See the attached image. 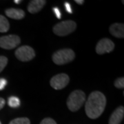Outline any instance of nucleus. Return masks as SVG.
<instances>
[{
  "label": "nucleus",
  "mask_w": 124,
  "mask_h": 124,
  "mask_svg": "<svg viewBox=\"0 0 124 124\" xmlns=\"http://www.w3.org/2000/svg\"><path fill=\"white\" fill-rule=\"evenodd\" d=\"M53 11L54 14H55V15L57 16V17L58 19H61V17H62V13H61V11L59 10V9L58 8H54Z\"/></svg>",
  "instance_id": "20"
},
{
  "label": "nucleus",
  "mask_w": 124,
  "mask_h": 124,
  "mask_svg": "<svg viewBox=\"0 0 124 124\" xmlns=\"http://www.w3.org/2000/svg\"><path fill=\"white\" fill-rule=\"evenodd\" d=\"M6 84H7V81L5 79L1 78L0 79V90H4L5 87H6Z\"/></svg>",
  "instance_id": "19"
},
{
  "label": "nucleus",
  "mask_w": 124,
  "mask_h": 124,
  "mask_svg": "<svg viewBox=\"0 0 124 124\" xmlns=\"http://www.w3.org/2000/svg\"><path fill=\"white\" fill-rule=\"evenodd\" d=\"M8 63V58L4 56H0V72H2Z\"/></svg>",
  "instance_id": "16"
},
{
  "label": "nucleus",
  "mask_w": 124,
  "mask_h": 124,
  "mask_svg": "<svg viewBox=\"0 0 124 124\" xmlns=\"http://www.w3.org/2000/svg\"><path fill=\"white\" fill-rule=\"evenodd\" d=\"M10 28V23L4 16L0 15V32H6Z\"/></svg>",
  "instance_id": "13"
},
{
  "label": "nucleus",
  "mask_w": 124,
  "mask_h": 124,
  "mask_svg": "<svg viewBox=\"0 0 124 124\" xmlns=\"http://www.w3.org/2000/svg\"><path fill=\"white\" fill-rule=\"evenodd\" d=\"M0 124H1V121H0Z\"/></svg>",
  "instance_id": "25"
},
{
  "label": "nucleus",
  "mask_w": 124,
  "mask_h": 124,
  "mask_svg": "<svg viewBox=\"0 0 124 124\" xmlns=\"http://www.w3.org/2000/svg\"><path fill=\"white\" fill-rule=\"evenodd\" d=\"M8 103L9 106L11 108H18L20 106V100L17 97H10L8 98Z\"/></svg>",
  "instance_id": "14"
},
{
  "label": "nucleus",
  "mask_w": 124,
  "mask_h": 124,
  "mask_svg": "<svg viewBox=\"0 0 124 124\" xmlns=\"http://www.w3.org/2000/svg\"><path fill=\"white\" fill-rule=\"evenodd\" d=\"M77 23L72 20L63 21L53 27V32L58 36H66L75 31Z\"/></svg>",
  "instance_id": "4"
},
{
  "label": "nucleus",
  "mask_w": 124,
  "mask_h": 124,
  "mask_svg": "<svg viewBox=\"0 0 124 124\" xmlns=\"http://www.w3.org/2000/svg\"><path fill=\"white\" fill-rule=\"evenodd\" d=\"M46 1L44 0H32L31 1L28 6V10L29 13L35 14L39 12L46 4Z\"/></svg>",
  "instance_id": "10"
},
{
  "label": "nucleus",
  "mask_w": 124,
  "mask_h": 124,
  "mask_svg": "<svg viewBox=\"0 0 124 124\" xmlns=\"http://www.w3.org/2000/svg\"><path fill=\"white\" fill-rule=\"evenodd\" d=\"M110 34L117 38L124 37V26L123 23H115L112 24L109 28Z\"/></svg>",
  "instance_id": "11"
},
{
  "label": "nucleus",
  "mask_w": 124,
  "mask_h": 124,
  "mask_svg": "<svg viewBox=\"0 0 124 124\" xmlns=\"http://www.w3.org/2000/svg\"><path fill=\"white\" fill-rule=\"evenodd\" d=\"M106 105V98L99 91H94L89 95L85 103L86 115L92 119H97L101 115Z\"/></svg>",
  "instance_id": "1"
},
{
  "label": "nucleus",
  "mask_w": 124,
  "mask_h": 124,
  "mask_svg": "<svg viewBox=\"0 0 124 124\" xmlns=\"http://www.w3.org/2000/svg\"><path fill=\"white\" fill-rule=\"evenodd\" d=\"M9 124H31V121L26 117H21L12 120Z\"/></svg>",
  "instance_id": "15"
},
{
  "label": "nucleus",
  "mask_w": 124,
  "mask_h": 124,
  "mask_svg": "<svg viewBox=\"0 0 124 124\" xmlns=\"http://www.w3.org/2000/svg\"><path fill=\"white\" fill-rule=\"evenodd\" d=\"M70 81V78L66 74L61 73L54 76L50 79V84L52 88L55 90H62L66 87Z\"/></svg>",
  "instance_id": "7"
},
{
  "label": "nucleus",
  "mask_w": 124,
  "mask_h": 124,
  "mask_svg": "<svg viewBox=\"0 0 124 124\" xmlns=\"http://www.w3.org/2000/svg\"><path fill=\"white\" fill-rule=\"evenodd\" d=\"M115 48V44L113 41L108 38H103L101 39L97 44L96 52L98 54H103L110 53Z\"/></svg>",
  "instance_id": "8"
},
{
  "label": "nucleus",
  "mask_w": 124,
  "mask_h": 124,
  "mask_svg": "<svg viewBox=\"0 0 124 124\" xmlns=\"http://www.w3.org/2000/svg\"><path fill=\"white\" fill-rule=\"evenodd\" d=\"M65 8H66V11L68 13L71 14L72 13L71 6L68 2H66V3H65Z\"/></svg>",
  "instance_id": "21"
},
{
  "label": "nucleus",
  "mask_w": 124,
  "mask_h": 124,
  "mask_svg": "<svg viewBox=\"0 0 124 124\" xmlns=\"http://www.w3.org/2000/svg\"><path fill=\"white\" fill-rule=\"evenodd\" d=\"M40 124H57L55 121L51 118H46L41 121Z\"/></svg>",
  "instance_id": "18"
},
{
  "label": "nucleus",
  "mask_w": 124,
  "mask_h": 124,
  "mask_svg": "<svg viewBox=\"0 0 124 124\" xmlns=\"http://www.w3.org/2000/svg\"><path fill=\"white\" fill-rule=\"evenodd\" d=\"M5 13L8 17L13 19H18V20L22 19L25 16V13L23 10L14 8L6 10Z\"/></svg>",
  "instance_id": "12"
},
{
  "label": "nucleus",
  "mask_w": 124,
  "mask_h": 124,
  "mask_svg": "<svg viewBox=\"0 0 124 124\" xmlns=\"http://www.w3.org/2000/svg\"><path fill=\"white\" fill-rule=\"evenodd\" d=\"M75 54L69 48L62 49L55 52L53 55V61L57 65H63L74 60Z\"/></svg>",
  "instance_id": "3"
},
{
  "label": "nucleus",
  "mask_w": 124,
  "mask_h": 124,
  "mask_svg": "<svg viewBox=\"0 0 124 124\" xmlns=\"http://www.w3.org/2000/svg\"><path fill=\"white\" fill-rule=\"evenodd\" d=\"M21 43L19 37L15 35H9L0 37V47L6 50L16 48Z\"/></svg>",
  "instance_id": "5"
},
{
  "label": "nucleus",
  "mask_w": 124,
  "mask_h": 124,
  "mask_svg": "<svg viewBox=\"0 0 124 124\" xmlns=\"http://www.w3.org/2000/svg\"><path fill=\"white\" fill-rule=\"evenodd\" d=\"M115 86L117 88H124V78L120 77L115 80Z\"/></svg>",
  "instance_id": "17"
},
{
  "label": "nucleus",
  "mask_w": 124,
  "mask_h": 124,
  "mask_svg": "<svg viewBox=\"0 0 124 124\" xmlns=\"http://www.w3.org/2000/svg\"><path fill=\"white\" fill-rule=\"evenodd\" d=\"M5 103H6V101H5L4 99L0 97V110H1L4 108Z\"/></svg>",
  "instance_id": "22"
},
{
  "label": "nucleus",
  "mask_w": 124,
  "mask_h": 124,
  "mask_svg": "<svg viewBox=\"0 0 124 124\" xmlns=\"http://www.w3.org/2000/svg\"><path fill=\"white\" fill-rule=\"evenodd\" d=\"M14 2H15V4H20V3L22 2V0H15Z\"/></svg>",
  "instance_id": "24"
},
{
  "label": "nucleus",
  "mask_w": 124,
  "mask_h": 124,
  "mask_svg": "<svg viewBox=\"0 0 124 124\" xmlns=\"http://www.w3.org/2000/svg\"><path fill=\"white\" fill-rule=\"evenodd\" d=\"M85 101V93L77 90L70 93L67 100V106L68 109L72 112H75L79 110L83 106Z\"/></svg>",
  "instance_id": "2"
},
{
  "label": "nucleus",
  "mask_w": 124,
  "mask_h": 124,
  "mask_svg": "<svg viewBox=\"0 0 124 124\" xmlns=\"http://www.w3.org/2000/svg\"><path fill=\"white\" fill-rule=\"evenodd\" d=\"M75 1L76 3H77L79 5H82L84 3V0H75Z\"/></svg>",
  "instance_id": "23"
},
{
  "label": "nucleus",
  "mask_w": 124,
  "mask_h": 124,
  "mask_svg": "<svg viewBox=\"0 0 124 124\" xmlns=\"http://www.w3.org/2000/svg\"><path fill=\"white\" fill-rule=\"evenodd\" d=\"M124 116V108L119 107L113 112L109 119V124H120Z\"/></svg>",
  "instance_id": "9"
},
{
  "label": "nucleus",
  "mask_w": 124,
  "mask_h": 124,
  "mask_svg": "<svg viewBox=\"0 0 124 124\" xmlns=\"http://www.w3.org/2000/svg\"><path fill=\"white\" fill-rule=\"evenodd\" d=\"M15 54V57L22 62H29L35 57V50L28 46H22L18 48Z\"/></svg>",
  "instance_id": "6"
}]
</instances>
